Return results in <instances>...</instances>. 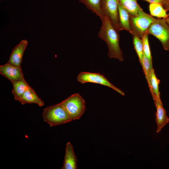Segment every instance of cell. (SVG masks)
<instances>
[{
    "label": "cell",
    "instance_id": "cell-6",
    "mask_svg": "<svg viewBox=\"0 0 169 169\" xmlns=\"http://www.w3.org/2000/svg\"><path fill=\"white\" fill-rule=\"evenodd\" d=\"M77 81L81 84L91 83L106 86L113 89L122 95L124 93L111 84L103 74L99 73L82 72L77 78Z\"/></svg>",
    "mask_w": 169,
    "mask_h": 169
},
{
    "label": "cell",
    "instance_id": "cell-7",
    "mask_svg": "<svg viewBox=\"0 0 169 169\" xmlns=\"http://www.w3.org/2000/svg\"><path fill=\"white\" fill-rule=\"evenodd\" d=\"M118 0H102V7L105 16H107L119 32Z\"/></svg>",
    "mask_w": 169,
    "mask_h": 169
},
{
    "label": "cell",
    "instance_id": "cell-23",
    "mask_svg": "<svg viewBox=\"0 0 169 169\" xmlns=\"http://www.w3.org/2000/svg\"><path fill=\"white\" fill-rule=\"evenodd\" d=\"M166 19L167 24L169 25V17Z\"/></svg>",
    "mask_w": 169,
    "mask_h": 169
},
{
    "label": "cell",
    "instance_id": "cell-16",
    "mask_svg": "<svg viewBox=\"0 0 169 169\" xmlns=\"http://www.w3.org/2000/svg\"><path fill=\"white\" fill-rule=\"evenodd\" d=\"M137 0H118L120 5L129 13L130 15L136 16L142 8L137 3Z\"/></svg>",
    "mask_w": 169,
    "mask_h": 169
},
{
    "label": "cell",
    "instance_id": "cell-1",
    "mask_svg": "<svg viewBox=\"0 0 169 169\" xmlns=\"http://www.w3.org/2000/svg\"><path fill=\"white\" fill-rule=\"evenodd\" d=\"M101 21L102 25L98 36L105 41L107 45L108 48V55L109 58H115L120 62L123 61V53L119 45L120 35L119 31L107 16H105Z\"/></svg>",
    "mask_w": 169,
    "mask_h": 169
},
{
    "label": "cell",
    "instance_id": "cell-10",
    "mask_svg": "<svg viewBox=\"0 0 169 169\" xmlns=\"http://www.w3.org/2000/svg\"><path fill=\"white\" fill-rule=\"evenodd\" d=\"M28 42L23 40L13 49L10 56L8 62L17 66L21 67L23 56Z\"/></svg>",
    "mask_w": 169,
    "mask_h": 169
},
{
    "label": "cell",
    "instance_id": "cell-5",
    "mask_svg": "<svg viewBox=\"0 0 169 169\" xmlns=\"http://www.w3.org/2000/svg\"><path fill=\"white\" fill-rule=\"evenodd\" d=\"M148 33L161 42L166 50H169V25L166 19H156L151 25Z\"/></svg>",
    "mask_w": 169,
    "mask_h": 169
},
{
    "label": "cell",
    "instance_id": "cell-19",
    "mask_svg": "<svg viewBox=\"0 0 169 169\" xmlns=\"http://www.w3.org/2000/svg\"><path fill=\"white\" fill-rule=\"evenodd\" d=\"M133 38V43L135 50L141 65L144 54L143 45L142 39L136 34L131 33Z\"/></svg>",
    "mask_w": 169,
    "mask_h": 169
},
{
    "label": "cell",
    "instance_id": "cell-22",
    "mask_svg": "<svg viewBox=\"0 0 169 169\" xmlns=\"http://www.w3.org/2000/svg\"><path fill=\"white\" fill-rule=\"evenodd\" d=\"M149 3H156L159 4L162 6V7L167 11L169 7V0H143Z\"/></svg>",
    "mask_w": 169,
    "mask_h": 169
},
{
    "label": "cell",
    "instance_id": "cell-13",
    "mask_svg": "<svg viewBox=\"0 0 169 169\" xmlns=\"http://www.w3.org/2000/svg\"><path fill=\"white\" fill-rule=\"evenodd\" d=\"M78 0L83 4L88 9L98 16L101 20L104 17L102 10V0Z\"/></svg>",
    "mask_w": 169,
    "mask_h": 169
},
{
    "label": "cell",
    "instance_id": "cell-8",
    "mask_svg": "<svg viewBox=\"0 0 169 169\" xmlns=\"http://www.w3.org/2000/svg\"><path fill=\"white\" fill-rule=\"evenodd\" d=\"M0 74L11 83L24 78L21 67L13 65L8 62L4 64L0 65Z\"/></svg>",
    "mask_w": 169,
    "mask_h": 169
},
{
    "label": "cell",
    "instance_id": "cell-20",
    "mask_svg": "<svg viewBox=\"0 0 169 169\" xmlns=\"http://www.w3.org/2000/svg\"><path fill=\"white\" fill-rule=\"evenodd\" d=\"M149 34L148 33H146L141 39L143 43L144 53L148 59L151 69L153 68L152 62V57L148 41Z\"/></svg>",
    "mask_w": 169,
    "mask_h": 169
},
{
    "label": "cell",
    "instance_id": "cell-4",
    "mask_svg": "<svg viewBox=\"0 0 169 169\" xmlns=\"http://www.w3.org/2000/svg\"><path fill=\"white\" fill-rule=\"evenodd\" d=\"M156 19L145 12L142 8L139 11L137 15H130L131 33H134L142 38L145 34L148 33L150 26Z\"/></svg>",
    "mask_w": 169,
    "mask_h": 169
},
{
    "label": "cell",
    "instance_id": "cell-18",
    "mask_svg": "<svg viewBox=\"0 0 169 169\" xmlns=\"http://www.w3.org/2000/svg\"><path fill=\"white\" fill-rule=\"evenodd\" d=\"M149 10L151 16L158 18L166 19L169 17L166 10L161 5L156 3H151L149 6Z\"/></svg>",
    "mask_w": 169,
    "mask_h": 169
},
{
    "label": "cell",
    "instance_id": "cell-14",
    "mask_svg": "<svg viewBox=\"0 0 169 169\" xmlns=\"http://www.w3.org/2000/svg\"><path fill=\"white\" fill-rule=\"evenodd\" d=\"M120 31L124 30L131 34L132 31L130 25V15L120 5L118 4Z\"/></svg>",
    "mask_w": 169,
    "mask_h": 169
},
{
    "label": "cell",
    "instance_id": "cell-24",
    "mask_svg": "<svg viewBox=\"0 0 169 169\" xmlns=\"http://www.w3.org/2000/svg\"><path fill=\"white\" fill-rule=\"evenodd\" d=\"M167 11H168V12H169L168 14V16L169 17V7H168V9H167Z\"/></svg>",
    "mask_w": 169,
    "mask_h": 169
},
{
    "label": "cell",
    "instance_id": "cell-26",
    "mask_svg": "<svg viewBox=\"0 0 169 169\" xmlns=\"http://www.w3.org/2000/svg\"></svg>",
    "mask_w": 169,
    "mask_h": 169
},
{
    "label": "cell",
    "instance_id": "cell-25",
    "mask_svg": "<svg viewBox=\"0 0 169 169\" xmlns=\"http://www.w3.org/2000/svg\"><path fill=\"white\" fill-rule=\"evenodd\" d=\"M1 1V0H0Z\"/></svg>",
    "mask_w": 169,
    "mask_h": 169
},
{
    "label": "cell",
    "instance_id": "cell-17",
    "mask_svg": "<svg viewBox=\"0 0 169 169\" xmlns=\"http://www.w3.org/2000/svg\"><path fill=\"white\" fill-rule=\"evenodd\" d=\"M149 78L151 88V93L153 99L155 97H160L159 88L160 81L157 78L153 68L150 70Z\"/></svg>",
    "mask_w": 169,
    "mask_h": 169
},
{
    "label": "cell",
    "instance_id": "cell-3",
    "mask_svg": "<svg viewBox=\"0 0 169 169\" xmlns=\"http://www.w3.org/2000/svg\"><path fill=\"white\" fill-rule=\"evenodd\" d=\"M72 120L79 119L86 110L85 101L76 93L60 102Z\"/></svg>",
    "mask_w": 169,
    "mask_h": 169
},
{
    "label": "cell",
    "instance_id": "cell-2",
    "mask_svg": "<svg viewBox=\"0 0 169 169\" xmlns=\"http://www.w3.org/2000/svg\"><path fill=\"white\" fill-rule=\"evenodd\" d=\"M42 116L44 120L51 127L72 121L60 103L45 108Z\"/></svg>",
    "mask_w": 169,
    "mask_h": 169
},
{
    "label": "cell",
    "instance_id": "cell-11",
    "mask_svg": "<svg viewBox=\"0 0 169 169\" xmlns=\"http://www.w3.org/2000/svg\"><path fill=\"white\" fill-rule=\"evenodd\" d=\"M77 159L74 153L72 144L68 142L66 144L65 152L63 166V169H76Z\"/></svg>",
    "mask_w": 169,
    "mask_h": 169
},
{
    "label": "cell",
    "instance_id": "cell-12",
    "mask_svg": "<svg viewBox=\"0 0 169 169\" xmlns=\"http://www.w3.org/2000/svg\"><path fill=\"white\" fill-rule=\"evenodd\" d=\"M18 101L22 105L34 103L41 107L44 104V101L38 96L32 88L26 90L20 98Z\"/></svg>",
    "mask_w": 169,
    "mask_h": 169
},
{
    "label": "cell",
    "instance_id": "cell-15",
    "mask_svg": "<svg viewBox=\"0 0 169 169\" xmlns=\"http://www.w3.org/2000/svg\"><path fill=\"white\" fill-rule=\"evenodd\" d=\"M12 83L13 86L12 93L16 100H18L26 90L31 88L27 84L24 78L19 79Z\"/></svg>",
    "mask_w": 169,
    "mask_h": 169
},
{
    "label": "cell",
    "instance_id": "cell-21",
    "mask_svg": "<svg viewBox=\"0 0 169 169\" xmlns=\"http://www.w3.org/2000/svg\"><path fill=\"white\" fill-rule=\"evenodd\" d=\"M145 77L147 80L150 92H151V88L150 84L149 75L150 71V66L148 59L144 54L143 55L141 64Z\"/></svg>",
    "mask_w": 169,
    "mask_h": 169
},
{
    "label": "cell",
    "instance_id": "cell-9",
    "mask_svg": "<svg viewBox=\"0 0 169 169\" xmlns=\"http://www.w3.org/2000/svg\"><path fill=\"white\" fill-rule=\"evenodd\" d=\"M156 108V120L157 125L156 131L158 133L169 122V118L166 114V112L163 106L160 97H155L153 99Z\"/></svg>",
    "mask_w": 169,
    "mask_h": 169
}]
</instances>
